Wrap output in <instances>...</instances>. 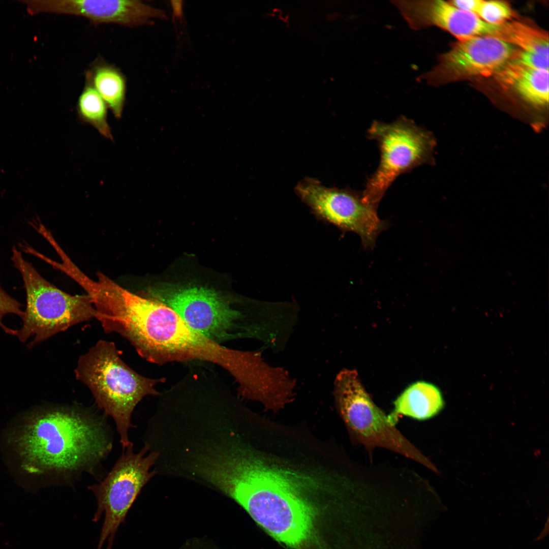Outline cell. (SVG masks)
<instances>
[{
  "label": "cell",
  "mask_w": 549,
  "mask_h": 549,
  "mask_svg": "<svg viewBox=\"0 0 549 549\" xmlns=\"http://www.w3.org/2000/svg\"><path fill=\"white\" fill-rule=\"evenodd\" d=\"M335 483L331 467L306 451L257 444L237 458L226 494L278 540L297 547L313 533L316 508L310 497L331 490Z\"/></svg>",
  "instance_id": "6da1fadb"
},
{
  "label": "cell",
  "mask_w": 549,
  "mask_h": 549,
  "mask_svg": "<svg viewBox=\"0 0 549 549\" xmlns=\"http://www.w3.org/2000/svg\"><path fill=\"white\" fill-rule=\"evenodd\" d=\"M11 436L25 464L65 484L84 473H93L112 448L105 419L77 405L36 411Z\"/></svg>",
  "instance_id": "7a4b0ae2"
},
{
  "label": "cell",
  "mask_w": 549,
  "mask_h": 549,
  "mask_svg": "<svg viewBox=\"0 0 549 549\" xmlns=\"http://www.w3.org/2000/svg\"><path fill=\"white\" fill-rule=\"evenodd\" d=\"M75 374L86 385L98 407L114 421L123 449L131 442L129 431L136 405L145 396L158 395V379L139 374L121 359L114 343L99 341L79 358Z\"/></svg>",
  "instance_id": "3957f363"
},
{
  "label": "cell",
  "mask_w": 549,
  "mask_h": 549,
  "mask_svg": "<svg viewBox=\"0 0 549 549\" xmlns=\"http://www.w3.org/2000/svg\"><path fill=\"white\" fill-rule=\"evenodd\" d=\"M134 347L141 357L158 363L194 359L226 368L232 356V349L203 336L171 308L151 299L135 324Z\"/></svg>",
  "instance_id": "277c9868"
},
{
  "label": "cell",
  "mask_w": 549,
  "mask_h": 549,
  "mask_svg": "<svg viewBox=\"0 0 549 549\" xmlns=\"http://www.w3.org/2000/svg\"><path fill=\"white\" fill-rule=\"evenodd\" d=\"M11 259L21 275L26 292L23 324L16 336L20 342L34 336L28 344L32 348L73 325L96 318V311L88 295H72L57 288L42 277L15 247Z\"/></svg>",
  "instance_id": "5b68a950"
},
{
  "label": "cell",
  "mask_w": 549,
  "mask_h": 549,
  "mask_svg": "<svg viewBox=\"0 0 549 549\" xmlns=\"http://www.w3.org/2000/svg\"><path fill=\"white\" fill-rule=\"evenodd\" d=\"M334 395L351 439L370 453L377 447L383 448L438 471L432 462L388 421L365 390L356 371L345 370L338 374Z\"/></svg>",
  "instance_id": "8992f818"
},
{
  "label": "cell",
  "mask_w": 549,
  "mask_h": 549,
  "mask_svg": "<svg viewBox=\"0 0 549 549\" xmlns=\"http://www.w3.org/2000/svg\"><path fill=\"white\" fill-rule=\"evenodd\" d=\"M111 471L98 483L88 489L94 494L97 509L92 521L98 522L102 516L104 521L97 549H102L107 542V549H111L115 534L143 486L156 474L150 471L160 456L149 450L147 443L138 452L133 451V443L123 449Z\"/></svg>",
  "instance_id": "52a82bcc"
},
{
  "label": "cell",
  "mask_w": 549,
  "mask_h": 549,
  "mask_svg": "<svg viewBox=\"0 0 549 549\" xmlns=\"http://www.w3.org/2000/svg\"><path fill=\"white\" fill-rule=\"evenodd\" d=\"M368 135L378 142L381 159L361 196L364 202L378 206L399 175L430 161L434 141L428 131L403 116L391 123L374 121Z\"/></svg>",
  "instance_id": "ba28073f"
},
{
  "label": "cell",
  "mask_w": 549,
  "mask_h": 549,
  "mask_svg": "<svg viewBox=\"0 0 549 549\" xmlns=\"http://www.w3.org/2000/svg\"><path fill=\"white\" fill-rule=\"evenodd\" d=\"M295 191L317 217L344 232L357 234L365 249L374 248L377 236L387 227V222L378 217V206L350 190L326 187L317 179L306 177Z\"/></svg>",
  "instance_id": "9c48e42d"
},
{
  "label": "cell",
  "mask_w": 549,
  "mask_h": 549,
  "mask_svg": "<svg viewBox=\"0 0 549 549\" xmlns=\"http://www.w3.org/2000/svg\"><path fill=\"white\" fill-rule=\"evenodd\" d=\"M520 49L492 37L460 40L439 58L438 64L419 77L431 85L494 76L511 62Z\"/></svg>",
  "instance_id": "30bf717a"
},
{
  "label": "cell",
  "mask_w": 549,
  "mask_h": 549,
  "mask_svg": "<svg viewBox=\"0 0 549 549\" xmlns=\"http://www.w3.org/2000/svg\"><path fill=\"white\" fill-rule=\"evenodd\" d=\"M191 328L218 344L241 336V314L216 291L204 287L169 289L156 293Z\"/></svg>",
  "instance_id": "8fae6325"
},
{
  "label": "cell",
  "mask_w": 549,
  "mask_h": 549,
  "mask_svg": "<svg viewBox=\"0 0 549 549\" xmlns=\"http://www.w3.org/2000/svg\"><path fill=\"white\" fill-rule=\"evenodd\" d=\"M32 15L42 13L81 17L94 24H114L127 27L151 24L152 18L167 20L162 9L139 0L20 1Z\"/></svg>",
  "instance_id": "7c38bea8"
},
{
  "label": "cell",
  "mask_w": 549,
  "mask_h": 549,
  "mask_svg": "<svg viewBox=\"0 0 549 549\" xmlns=\"http://www.w3.org/2000/svg\"><path fill=\"white\" fill-rule=\"evenodd\" d=\"M393 5L414 30L436 26L459 40L476 37L500 39L502 37V24L489 23L474 13L454 7L449 2L398 0L394 1Z\"/></svg>",
  "instance_id": "4fadbf2b"
},
{
  "label": "cell",
  "mask_w": 549,
  "mask_h": 549,
  "mask_svg": "<svg viewBox=\"0 0 549 549\" xmlns=\"http://www.w3.org/2000/svg\"><path fill=\"white\" fill-rule=\"evenodd\" d=\"M444 403L437 387L430 383L418 381L409 386L396 398L393 409L387 415V419L395 426L402 416L418 420L428 419L439 413Z\"/></svg>",
  "instance_id": "5bb4252c"
},
{
  "label": "cell",
  "mask_w": 549,
  "mask_h": 549,
  "mask_svg": "<svg viewBox=\"0 0 549 549\" xmlns=\"http://www.w3.org/2000/svg\"><path fill=\"white\" fill-rule=\"evenodd\" d=\"M494 77L504 88L513 90L529 103L537 106L548 103V70L534 69L510 62Z\"/></svg>",
  "instance_id": "9a60e30c"
},
{
  "label": "cell",
  "mask_w": 549,
  "mask_h": 549,
  "mask_svg": "<svg viewBox=\"0 0 549 549\" xmlns=\"http://www.w3.org/2000/svg\"><path fill=\"white\" fill-rule=\"evenodd\" d=\"M89 83L116 118L121 117L127 94V80L120 69L101 58H97L85 74Z\"/></svg>",
  "instance_id": "2e32d148"
},
{
  "label": "cell",
  "mask_w": 549,
  "mask_h": 549,
  "mask_svg": "<svg viewBox=\"0 0 549 549\" xmlns=\"http://www.w3.org/2000/svg\"><path fill=\"white\" fill-rule=\"evenodd\" d=\"M76 109L81 120L93 126L104 137L113 140L107 121L108 107L106 103L87 81L79 95Z\"/></svg>",
  "instance_id": "e0dca14e"
},
{
  "label": "cell",
  "mask_w": 549,
  "mask_h": 549,
  "mask_svg": "<svg viewBox=\"0 0 549 549\" xmlns=\"http://www.w3.org/2000/svg\"><path fill=\"white\" fill-rule=\"evenodd\" d=\"M513 12L510 5L501 1L480 0L475 14L484 21L498 25L510 21Z\"/></svg>",
  "instance_id": "ac0fdd59"
},
{
  "label": "cell",
  "mask_w": 549,
  "mask_h": 549,
  "mask_svg": "<svg viewBox=\"0 0 549 549\" xmlns=\"http://www.w3.org/2000/svg\"><path fill=\"white\" fill-rule=\"evenodd\" d=\"M22 305L17 300L6 293L0 284V327L6 333L16 336L17 330L10 328L2 322L3 317L7 314H14L21 318L24 312L21 310Z\"/></svg>",
  "instance_id": "d6986e66"
},
{
  "label": "cell",
  "mask_w": 549,
  "mask_h": 549,
  "mask_svg": "<svg viewBox=\"0 0 549 549\" xmlns=\"http://www.w3.org/2000/svg\"><path fill=\"white\" fill-rule=\"evenodd\" d=\"M510 62L534 69L548 71V57L520 49Z\"/></svg>",
  "instance_id": "ffe728a7"
},
{
  "label": "cell",
  "mask_w": 549,
  "mask_h": 549,
  "mask_svg": "<svg viewBox=\"0 0 549 549\" xmlns=\"http://www.w3.org/2000/svg\"><path fill=\"white\" fill-rule=\"evenodd\" d=\"M480 0H453L449 2L454 7L475 14Z\"/></svg>",
  "instance_id": "44dd1931"
},
{
  "label": "cell",
  "mask_w": 549,
  "mask_h": 549,
  "mask_svg": "<svg viewBox=\"0 0 549 549\" xmlns=\"http://www.w3.org/2000/svg\"><path fill=\"white\" fill-rule=\"evenodd\" d=\"M173 12V19H181L183 16V1L172 0L170 1Z\"/></svg>",
  "instance_id": "7402d4cb"
}]
</instances>
